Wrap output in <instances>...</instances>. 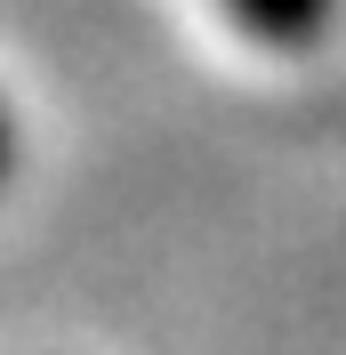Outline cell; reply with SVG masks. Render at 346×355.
Masks as SVG:
<instances>
[{
    "mask_svg": "<svg viewBox=\"0 0 346 355\" xmlns=\"http://www.w3.org/2000/svg\"><path fill=\"white\" fill-rule=\"evenodd\" d=\"M17 178V121H8V105H0V186Z\"/></svg>",
    "mask_w": 346,
    "mask_h": 355,
    "instance_id": "cell-2",
    "label": "cell"
},
{
    "mask_svg": "<svg viewBox=\"0 0 346 355\" xmlns=\"http://www.w3.org/2000/svg\"><path fill=\"white\" fill-rule=\"evenodd\" d=\"M226 17L266 49H314L338 17V0H226Z\"/></svg>",
    "mask_w": 346,
    "mask_h": 355,
    "instance_id": "cell-1",
    "label": "cell"
}]
</instances>
